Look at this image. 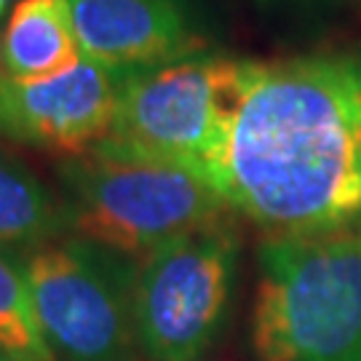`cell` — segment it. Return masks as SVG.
Returning a JSON list of instances; mask_svg holds the SVG:
<instances>
[{
	"instance_id": "6da1fadb",
	"label": "cell",
	"mask_w": 361,
	"mask_h": 361,
	"mask_svg": "<svg viewBox=\"0 0 361 361\" xmlns=\"http://www.w3.org/2000/svg\"><path fill=\"white\" fill-rule=\"evenodd\" d=\"M212 188L268 235L361 233V49L246 59Z\"/></svg>"
},
{
	"instance_id": "7a4b0ae2",
	"label": "cell",
	"mask_w": 361,
	"mask_h": 361,
	"mask_svg": "<svg viewBox=\"0 0 361 361\" xmlns=\"http://www.w3.org/2000/svg\"><path fill=\"white\" fill-rule=\"evenodd\" d=\"M252 348L259 361H361V233L259 244Z\"/></svg>"
},
{
	"instance_id": "3957f363",
	"label": "cell",
	"mask_w": 361,
	"mask_h": 361,
	"mask_svg": "<svg viewBox=\"0 0 361 361\" xmlns=\"http://www.w3.org/2000/svg\"><path fill=\"white\" fill-rule=\"evenodd\" d=\"M70 235L142 259L182 233L233 217L193 171L121 150L107 140L54 166Z\"/></svg>"
},
{
	"instance_id": "277c9868",
	"label": "cell",
	"mask_w": 361,
	"mask_h": 361,
	"mask_svg": "<svg viewBox=\"0 0 361 361\" xmlns=\"http://www.w3.org/2000/svg\"><path fill=\"white\" fill-rule=\"evenodd\" d=\"M244 70L246 59L212 49L140 70L104 140L126 153L188 169L212 185L241 102Z\"/></svg>"
},
{
	"instance_id": "5b68a950",
	"label": "cell",
	"mask_w": 361,
	"mask_h": 361,
	"mask_svg": "<svg viewBox=\"0 0 361 361\" xmlns=\"http://www.w3.org/2000/svg\"><path fill=\"white\" fill-rule=\"evenodd\" d=\"M32 313L54 361H137L140 259L78 235L25 255Z\"/></svg>"
},
{
	"instance_id": "8992f818",
	"label": "cell",
	"mask_w": 361,
	"mask_h": 361,
	"mask_svg": "<svg viewBox=\"0 0 361 361\" xmlns=\"http://www.w3.org/2000/svg\"><path fill=\"white\" fill-rule=\"evenodd\" d=\"M241 257L233 217L182 233L140 259L134 319L140 353L150 361H198L231 308Z\"/></svg>"
},
{
	"instance_id": "52a82bcc",
	"label": "cell",
	"mask_w": 361,
	"mask_h": 361,
	"mask_svg": "<svg viewBox=\"0 0 361 361\" xmlns=\"http://www.w3.org/2000/svg\"><path fill=\"white\" fill-rule=\"evenodd\" d=\"M137 73L83 56L59 75L8 78L0 91V137L67 155L86 153L110 134L118 102Z\"/></svg>"
},
{
	"instance_id": "ba28073f",
	"label": "cell",
	"mask_w": 361,
	"mask_h": 361,
	"mask_svg": "<svg viewBox=\"0 0 361 361\" xmlns=\"http://www.w3.org/2000/svg\"><path fill=\"white\" fill-rule=\"evenodd\" d=\"M83 56L147 70L207 51L190 0H62Z\"/></svg>"
},
{
	"instance_id": "9c48e42d",
	"label": "cell",
	"mask_w": 361,
	"mask_h": 361,
	"mask_svg": "<svg viewBox=\"0 0 361 361\" xmlns=\"http://www.w3.org/2000/svg\"><path fill=\"white\" fill-rule=\"evenodd\" d=\"M0 49L6 73L16 80L59 75L83 59L62 0H19L0 30Z\"/></svg>"
},
{
	"instance_id": "30bf717a",
	"label": "cell",
	"mask_w": 361,
	"mask_h": 361,
	"mask_svg": "<svg viewBox=\"0 0 361 361\" xmlns=\"http://www.w3.org/2000/svg\"><path fill=\"white\" fill-rule=\"evenodd\" d=\"M65 235H70V219L62 195L0 147V249L30 255Z\"/></svg>"
},
{
	"instance_id": "8fae6325",
	"label": "cell",
	"mask_w": 361,
	"mask_h": 361,
	"mask_svg": "<svg viewBox=\"0 0 361 361\" xmlns=\"http://www.w3.org/2000/svg\"><path fill=\"white\" fill-rule=\"evenodd\" d=\"M0 350L35 361H54L32 313L25 265L6 249H0Z\"/></svg>"
},
{
	"instance_id": "7c38bea8",
	"label": "cell",
	"mask_w": 361,
	"mask_h": 361,
	"mask_svg": "<svg viewBox=\"0 0 361 361\" xmlns=\"http://www.w3.org/2000/svg\"><path fill=\"white\" fill-rule=\"evenodd\" d=\"M0 361H35V359H27V356H16V353H8V350H0Z\"/></svg>"
},
{
	"instance_id": "4fadbf2b",
	"label": "cell",
	"mask_w": 361,
	"mask_h": 361,
	"mask_svg": "<svg viewBox=\"0 0 361 361\" xmlns=\"http://www.w3.org/2000/svg\"><path fill=\"white\" fill-rule=\"evenodd\" d=\"M6 80H8V73H6V65H3V49H0V91L6 86Z\"/></svg>"
},
{
	"instance_id": "5bb4252c",
	"label": "cell",
	"mask_w": 361,
	"mask_h": 361,
	"mask_svg": "<svg viewBox=\"0 0 361 361\" xmlns=\"http://www.w3.org/2000/svg\"><path fill=\"white\" fill-rule=\"evenodd\" d=\"M8 3H11V0H0V13L6 11V6H8Z\"/></svg>"
}]
</instances>
